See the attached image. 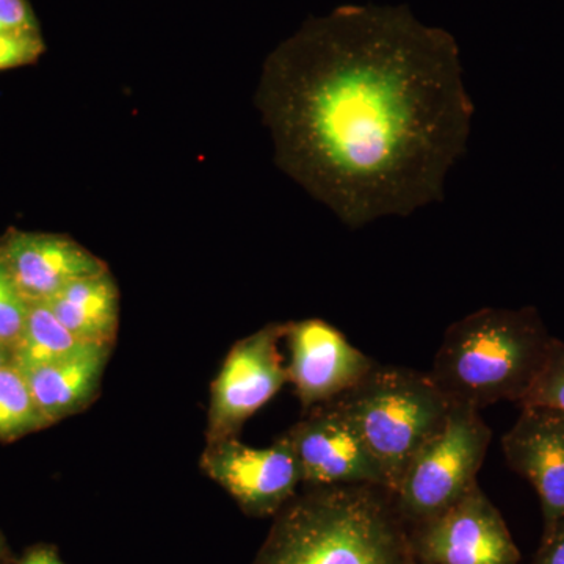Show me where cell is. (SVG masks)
<instances>
[{"mask_svg": "<svg viewBox=\"0 0 564 564\" xmlns=\"http://www.w3.org/2000/svg\"><path fill=\"white\" fill-rule=\"evenodd\" d=\"M10 362H13V355H11V350L7 345L0 343V369L9 366Z\"/></svg>", "mask_w": 564, "mask_h": 564, "instance_id": "obj_23", "label": "cell"}, {"mask_svg": "<svg viewBox=\"0 0 564 564\" xmlns=\"http://www.w3.org/2000/svg\"><path fill=\"white\" fill-rule=\"evenodd\" d=\"M111 345L85 344L57 361L21 370L47 423L79 413L95 399Z\"/></svg>", "mask_w": 564, "mask_h": 564, "instance_id": "obj_13", "label": "cell"}, {"mask_svg": "<svg viewBox=\"0 0 564 564\" xmlns=\"http://www.w3.org/2000/svg\"><path fill=\"white\" fill-rule=\"evenodd\" d=\"M3 552V538L2 534H0V555H2Z\"/></svg>", "mask_w": 564, "mask_h": 564, "instance_id": "obj_25", "label": "cell"}, {"mask_svg": "<svg viewBox=\"0 0 564 564\" xmlns=\"http://www.w3.org/2000/svg\"><path fill=\"white\" fill-rule=\"evenodd\" d=\"M39 32L35 17L25 0H0V35Z\"/></svg>", "mask_w": 564, "mask_h": 564, "instance_id": "obj_20", "label": "cell"}, {"mask_svg": "<svg viewBox=\"0 0 564 564\" xmlns=\"http://www.w3.org/2000/svg\"><path fill=\"white\" fill-rule=\"evenodd\" d=\"M552 339L532 310L485 307L448 326L429 375L451 404H521Z\"/></svg>", "mask_w": 564, "mask_h": 564, "instance_id": "obj_3", "label": "cell"}, {"mask_svg": "<svg viewBox=\"0 0 564 564\" xmlns=\"http://www.w3.org/2000/svg\"><path fill=\"white\" fill-rule=\"evenodd\" d=\"M50 426L21 370L10 362L0 369V440H17Z\"/></svg>", "mask_w": 564, "mask_h": 564, "instance_id": "obj_16", "label": "cell"}, {"mask_svg": "<svg viewBox=\"0 0 564 564\" xmlns=\"http://www.w3.org/2000/svg\"><path fill=\"white\" fill-rule=\"evenodd\" d=\"M44 303L80 343L113 344L120 317V293L110 272L69 282Z\"/></svg>", "mask_w": 564, "mask_h": 564, "instance_id": "obj_14", "label": "cell"}, {"mask_svg": "<svg viewBox=\"0 0 564 564\" xmlns=\"http://www.w3.org/2000/svg\"><path fill=\"white\" fill-rule=\"evenodd\" d=\"M31 303L22 295L0 251V343L13 350L28 321Z\"/></svg>", "mask_w": 564, "mask_h": 564, "instance_id": "obj_18", "label": "cell"}, {"mask_svg": "<svg viewBox=\"0 0 564 564\" xmlns=\"http://www.w3.org/2000/svg\"><path fill=\"white\" fill-rule=\"evenodd\" d=\"M547 406L564 414V343L552 339L543 369L527 392L521 406Z\"/></svg>", "mask_w": 564, "mask_h": 564, "instance_id": "obj_17", "label": "cell"}, {"mask_svg": "<svg viewBox=\"0 0 564 564\" xmlns=\"http://www.w3.org/2000/svg\"><path fill=\"white\" fill-rule=\"evenodd\" d=\"M404 564H425V563L419 562V560H415L414 556L411 555L410 558H408L406 562H404Z\"/></svg>", "mask_w": 564, "mask_h": 564, "instance_id": "obj_24", "label": "cell"}, {"mask_svg": "<svg viewBox=\"0 0 564 564\" xmlns=\"http://www.w3.org/2000/svg\"><path fill=\"white\" fill-rule=\"evenodd\" d=\"M530 564H564V518L544 525L540 547Z\"/></svg>", "mask_w": 564, "mask_h": 564, "instance_id": "obj_21", "label": "cell"}, {"mask_svg": "<svg viewBox=\"0 0 564 564\" xmlns=\"http://www.w3.org/2000/svg\"><path fill=\"white\" fill-rule=\"evenodd\" d=\"M84 345L62 325L46 303H32L11 355L14 366L25 370L66 358Z\"/></svg>", "mask_w": 564, "mask_h": 564, "instance_id": "obj_15", "label": "cell"}, {"mask_svg": "<svg viewBox=\"0 0 564 564\" xmlns=\"http://www.w3.org/2000/svg\"><path fill=\"white\" fill-rule=\"evenodd\" d=\"M17 564H65L55 549L50 545H39L28 552Z\"/></svg>", "mask_w": 564, "mask_h": 564, "instance_id": "obj_22", "label": "cell"}, {"mask_svg": "<svg viewBox=\"0 0 564 564\" xmlns=\"http://www.w3.org/2000/svg\"><path fill=\"white\" fill-rule=\"evenodd\" d=\"M411 555L388 488L315 486L274 516L252 564H404Z\"/></svg>", "mask_w": 564, "mask_h": 564, "instance_id": "obj_2", "label": "cell"}, {"mask_svg": "<svg viewBox=\"0 0 564 564\" xmlns=\"http://www.w3.org/2000/svg\"><path fill=\"white\" fill-rule=\"evenodd\" d=\"M43 52L40 32L3 33L0 35V70L31 65Z\"/></svg>", "mask_w": 564, "mask_h": 564, "instance_id": "obj_19", "label": "cell"}, {"mask_svg": "<svg viewBox=\"0 0 564 564\" xmlns=\"http://www.w3.org/2000/svg\"><path fill=\"white\" fill-rule=\"evenodd\" d=\"M274 159L348 228L443 199L474 106L454 35L406 7L345 6L263 68Z\"/></svg>", "mask_w": 564, "mask_h": 564, "instance_id": "obj_1", "label": "cell"}, {"mask_svg": "<svg viewBox=\"0 0 564 564\" xmlns=\"http://www.w3.org/2000/svg\"><path fill=\"white\" fill-rule=\"evenodd\" d=\"M333 402L343 408L383 467L392 492L411 459L443 430L452 410L429 372L378 362Z\"/></svg>", "mask_w": 564, "mask_h": 564, "instance_id": "obj_4", "label": "cell"}, {"mask_svg": "<svg viewBox=\"0 0 564 564\" xmlns=\"http://www.w3.org/2000/svg\"><path fill=\"white\" fill-rule=\"evenodd\" d=\"M491 440L480 411L452 404L443 430L411 459L392 492L406 529L444 513L478 486L477 475Z\"/></svg>", "mask_w": 564, "mask_h": 564, "instance_id": "obj_5", "label": "cell"}, {"mask_svg": "<svg viewBox=\"0 0 564 564\" xmlns=\"http://www.w3.org/2000/svg\"><path fill=\"white\" fill-rule=\"evenodd\" d=\"M288 323H272L234 344L212 383L207 444L237 437L243 423L289 381L280 355Z\"/></svg>", "mask_w": 564, "mask_h": 564, "instance_id": "obj_6", "label": "cell"}, {"mask_svg": "<svg viewBox=\"0 0 564 564\" xmlns=\"http://www.w3.org/2000/svg\"><path fill=\"white\" fill-rule=\"evenodd\" d=\"M502 437L508 466L532 484L544 525L564 518V414L547 406H521Z\"/></svg>", "mask_w": 564, "mask_h": 564, "instance_id": "obj_11", "label": "cell"}, {"mask_svg": "<svg viewBox=\"0 0 564 564\" xmlns=\"http://www.w3.org/2000/svg\"><path fill=\"white\" fill-rule=\"evenodd\" d=\"M18 288L29 303H44L69 282L109 272L106 262L57 234L10 231L0 242Z\"/></svg>", "mask_w": 564, "mask_h": 564, "instance_id": "obj_12", "label": "cell"}, {"mask_svg": "<svg viewBox=\"0 0 564 564\" xmlns=\"http://www.w3.org/2000/svg\"><path fill=\"white\" fill-rule=\"evenodd\" d=\"M285 434L295 448L306 488L378 485L391 491L383 467L336 402L313 408Z\"/></svg>", "mask_w": 564, "mask_h": 564, "instance_id": "obj_9", "label": "cell"}, {"mask_svg": "<svg viewBox=\"0 0 564 564\" xmlns=\"http://www.w3.org/2000/svg\"><path fill=\"white\" fill-rule=\"evenodd\" d=\"M411 554L425 564H519L503 516L480 486L444 513L408 529Z\"/></svg>", "mask_w": 564, "mask_h": 564, "instance_id": "obj_8", "label": "cell"}, {"mask_svg": "<svg viewBox=\"0 0 564 564\" xmlns=\"http://www.w3.org/2000/svg\"><path fill=\"white\" fill-rule=\"evenodd\" d=\"M202 469L251 518L276 516L303 485L302 466L285 433L263 448L237 437L207 444Z\"/></svg>", "mask_w": 564, "mask_h": 564, "instance_id": "obj_7", "label": "cell"}, {"mask_svg": "<svg viewBox=\"0 0 564 564\" xmlns=\"http://www.w3.org/2000/svg\"><path fill=\"white\" fill-rule=\"evenodd\" d=\"M284 339L291 350L289 381L307 411L350 391L377 364L321 318L288 323Z\"/></svg>", "mask_w": 564, "mask_h": 564, "instance_id": "obj_10", "label": "cell"}]
</instances>
